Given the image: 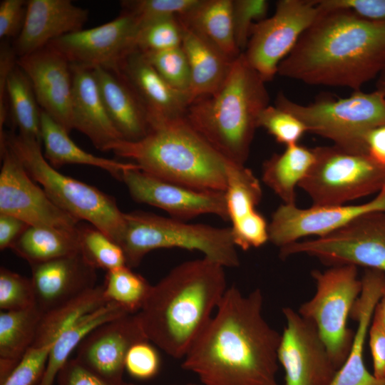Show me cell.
<instances>
[{
  "label": "cell",
  "instance_id": "cell-1",
  "mask_svg": "<svg viewBox=\"0 0 385 385\" xmlns=\"http://www.w3.org/2000/svg\"><path fill=\"white\" fill-rule=\"evenodd\" d=\"M260 289L244 294L228 287L215 314L181 367L203 385H280L277 350L281 334L263 315Z\"/></svg>",
  "mask_w": 385,
  "mask_h": 385
},
{
  "label": "cell",
  "instance_id": "cell-2",
  "mask_svg": "<svg viewBox=\"0 0 385 385\" xmlns=\"http://www.w3.org/2000/svg\"><path fill=\"white\" fill-rule=\"evenodd\" d=\"M319 9L277 74L308 85L361 91L385 68V21L367 20L346 9Z\"/></svg>",
  "mask_w": 385,
  "mask_h": 385
},
{
  "label": "cell",
  "instance_id": "cell-3",
  "mask_svg": "<svg viewBox=\"0 0 385 385\" xmlns=\"http://www.w3.org/2000/svg\"><path fill=\"white\" fill-rule=\"evenodd\" d=\"M225 268L203 257L179 264L152 285L136 313L148 340L171 357L183 359L228 288Z\"/></svg>",
  "mask_w": 385,
  "mask_h": 385
},
{
  "label": "cell",
  "instance_id": "cell-4",
  "mask_svg": "<svg viewBox=\"0 0 385 385\" xmlns=\"http://www.w3.org/2000/svg\"><path fill=\"white\" fill-rule=\"evenodd\" d=\"M109 151L132 160L143 172L167 181L202 190H226L230 160L185 117L154 123L143 138L117 140Z\"/></svg>",
  "mask_w": 385,
  "mask_h": 385
},
{
  "label": "cell",
  "instance_id": "cell-5",
  "mask_svg": "<svg viewBox=\"0 0 385 385\" xmlns=\"http://www.w3.org/2000/svg\"><path fill=\"white\" fill-rule=\"evenodd\" d=\"M265 83L242 53L222 87L192 103L185 118L223 157L245 165L259 116L270 105Z\"/></svg>",
  "mask_w": 385,
  "mask_h": 385
},
{
  "label": "cell",
  "instance_id": "cell-6",
  "mask_svg": "<svg viewBox=\"0 0 385 385\" xmlns=\"http://www.w3.org/2000/svg\"><path fill=\"white\" fill-rule=\"evenodd\" d=\"M31 178L53 202L79 220H86L120 245L125 230V213L115 199L90 185L59 173L45 158L41 143L14 133L0 135Z\"/></svg>",
  "mask_w": 385,
  "mask_h": 385
},
{
  "label": "cell",
  "instance_id": "cell-7",
  "mask_svg": "<svg viewBox=\"0 0 385 385\" xmlns=\"http://www.w3.org/2000/svg\"><path fill=\"white\" fill-rule=\"evenodd\" d=\"M125 219L120 245L130 268L138 267L150 251L173 247L199 251L225 267L240 265L230 227L189 224L142 211L125 213Z\"/></svg>",
  "mask_w": 385,
  "mask_h": 385
},
{
  "label": "cell",
  "instance_id": "cell-8",
  "mask_svg": "<svg viewBox=\"0 0 385 385\" xmlns=\"http://www.w3.org/2000/svg\"><path fill=\"white\" fill-rule=\"evenodd\" d=\"M274 106L294 115L307 131L328 138L344 150L363 153L362 137L369 130L385 124V100L377 91H354L349 97H319L303 105L279 92Z\"/></svg>",
  "mask_w": 385,
  "mask_h": 385
},
{
  "label": "cell",
  "instance_id": "cell-9",
  "mask_svg": "<svg viewBox=\"0 0 385 385\" xmlns=\"http://www.w3.org/2000/svg\"><path fill=\"white\" fill-rule=\"evenodd\" d=\"M316 292L302 304L298 312L314 324L334 364L339 369L347 358L354 331L348 327L354 304L361 294V279L357 267L332 266L314 270Z\"/></svg>",
  "mask_w": 385,
  "mask_h": 385
},
{
  "label": "cell",
  "instance_id": "cell-10",
  "mask_svg": "<svg viewBox=\"0 0 385 385\" xmlns=\"http://www.w3.org/2000/svg\"><path fill=\"white\" fill-rule=\"evenodd\" d=\"M314 161L299 187L313 205H346L385 186V169L367 155L335 145L313 148Z\"/></svg>",
  "mask_w": 385,
  "mask_h": 385
},
{
  "label": "cell",
  "instance_id": "cell-11",
  "mask_svg": "<svg viewBox=\"0 0 385 385\" xmlns=\"http://www.w3.org/2000/svg\"><path fill=\"white\" fill-rule=\"evenodd\" d=\"M299 254L331 266L352 265L385 273V212L364 214L327 236L279 249L282 259Z\"/></svg>",
  "mask_w": 385,
  "mask_h": 385
},
{
  "label": "cell",
  "instance_id": "cell-12",
  "mask_svg": "<svg viewBox=\"0 0 385 385\" xmlns=\"http://www.w3.org/2000/svg\"><path fill=\"white\" fill-rule=\"evenodd\" d=\"M319 14L317 0H280L272 16L253 25L242 53L265 82L277 74L279 63Z\"/></svg>",
  "mask_w": 385,
  "mask_h": 385
},
{
  "label": "cell",
  "instance_id": "cell-13",
  "mask_svg": "<svg viewBox=\"0 0 385 385\" xmlns=\"http://www.w3.org/2000/svg\"><path fill=\"white\" fill-rule=\"evenodd\" d=\"M0 148V214L16 217L29 226L76 232L79 220L53 202L4 143Z\"/></svg>",
  "mask_w": 385,
  "mask_h": 385
},
{
  "label": "cell",
  "instance_id": "cell-14",
  "mask_svg": "<svg viewBox=\"0 0 385 385\" xmlns=\"http://www.w3.org/2000/svg\"><path fill=\"white\" fill-rule=\"evenodd\" d=\"M286 325L277 350L285 385H330L339 369L316 326L291 307L282 308Z\"/></svg>",
  "mask_w": 385,
  "mask_h": 385
},
{
  "label": "cell",
  "instance_id": "cell-15",
  "mask_svg": "<svg viewBox=\"0 0 385 385\" xmlns=\"http://www.w3.org/2000/svg\"><path fill=\"white\" fill-rule=\"evenodd\" d=\"M139 29L135 16L122 11L108 23L64 35L46 46L59 53L71 64L115 71L128 54L135 49Z\"/></svg>",
  "mask_w": 385,
  "mask_h": 385
},
{
  "label": "cell",
  "instance_id": "cell-16",
  "mask_svg": "<svg viewBox=\"0 0 385 385\" xmlns=\"http://www.w3.org/2000/svg\"><path fill=\"white\" fill-rule=\"evenodd\" d=\"M377 211L385 212V186L374 198L359 205H313L300 208L296 204L283 203L272 215L269 241L280 249L304 237H324L364 214Z\"/></svg>",
  "mask_w": 385,
  "mask_h": 385
},
{
  "label": "cell",
  "instance_id": "cell-17",
  "mask_svg": "<svg viewBox=\"0 0 385 385\" xmlns=\"http://www.w3.org/2000/svg\"><path fill=\"white\" fill-rule=\"evenodd\" d=\"M120 180L135 201L160 208L172 218L184 221L212 214L230 220L225 192L195 189L156 178L139 168L125 170Z\"/></svg>",
  "mask_w": 385,
  "mask_h": 385
},
{
  "label": "cell",
  "instance_id": "cell-18",
  "mask_svg": "<svg viewBox=\"0 0 385 385\" xmlns=\"http://www.w3.org/2000/svg\"><path fill=\"white\" fill-rule=\"evenodd\" d=\"M17 65L29 78L41 109L70 133L73 129L71 63L46 46L18 58Z\"/></svg>",
  "mask_w": 385,
  "mask_h": 385
},
{
  "label": "cell",
  "instance_id": "cell-19",
  "mask_svg": "<svg viewBox=\"0 0 385 385\" xmlns=\"http://www.w3.org/2000/svg\"><path fill=\"white\" fill-rule=\"evenodd\" d=\"M148 340L137 314L110 320L89 333L77 348L76 359L107 379L123 380L125 359L135 343Z\"/></svg>",
  "mask_w": 385,
  "mask_h": 385
},
{
  "label": "cell",
  "instance_id": "cell-20",
  "mask_svg": "<svg viewBox=\"0 0 385 385\" xmlns=\"http://www.w3.org/2000/svg\"><path fill=\"white\" fill-rule=\"evenodd\" d=\"M88 9L70 0H29L23 29L12 45L18 58L46 47L51 41L83 29Z\"/></svg>",
  "mask_w": 385,
  "mask_h": 385
},
{
  "label": "cell",
  "instance_id": "cell-21",
  "mask_svg": "<svg viewBox=\"0 0 385 385\" xmlns=\"http://www.w3.org/2000/svg\"><path fill=\"white\" fill-rule=\"evenodd\" d=\"M362 289L353 305L350 318L357 322L346 359L330 385H385L366 369L364 360L366 339L375 307L385 292V273L365 269L361 277Z\"/></svg>",
  "mask_w": 385,
  "mask_h": 385
},
{
  "label": "cell",
  "instance_id": "cell-22",
  "mask_svg": "<svg viewBox=\"0 0 385 385\" xmlns=\"http://www.w3.org/2000/svg\"><path fill=\"white\" fill-rule=\"evenodd\" d=\"M31 267L36 306L43 313L96 286V269L80 253Z\"/></svg>",
  "mask_w": 385,
  "mask_h": 385
},
{
  "label": "cell",
  "instance_id": "cell-23",
  "mask_svg": "<svg viewBox=\"0 0 385 385\" xmlns=\"http://www.w3.org/2000/svg\"><path fill=\"white\" fill-rule=\"evenodd\" d=\"M131 85L145 106L153 124L185 117L189 99L173 88L153 68L145 55L133 50L117 70Z\"/></svg>",
  "mask_w": 385,
  "mask_h": 385
},
{
  "label": "cell",
  "instance_id": "cell-24",
  "mask_svg": "<svg viewBox=\"0 0 385 385\" xmlns=\"http://www.w3.org/2000/svg\"><path fill=\"white\" fill-rule=\"evenodd\" d=\"M71 68L73 128L86 135L97 149L109 151L113 143L123 138L108 114L93 69L75 64Z\"/></svg>",
  "mask_w": 385,
  "mask_h": 385
},
{
  "label": "cell",
  "instance_id": "cell-25",
  "mask_svg": "<svg viewBox=\"0 0 385 385\" xmlns=\"http://www.w3.org/2000/svg\"><path fill=\"white\" fill-rule=\"evenodd\" d=\"M93 73L108 114L117 130L126 140H138L150 129L148 113L139 96L117 71L103 67Z\"/></svg>",
  "mask_w": 385,
  "mask_h": 385
},
{
  "label": "cell",
  "instance_id": "cell-26",
  "mask_svg": "<svg viewBox=\"0 0 385 385\" xmlns=\"http://www.w3.org/2000/svg\"><path fill=\"white\" fill-rule=\"evenodd\" d=\"M183 48L190 68V105L194 101L215 93L228 77L233 62L207 39L181 22Z\"/></svg>",
  "mask_w": 385,
  "mask_h": 385
},
{
  "label": "cell",
  "instance_id": "cell-27",
  "mask_svg": "<svg viewBox=\"0 0 385 385\" xmlns=\"http://www.w3.org/2000/svg\"><path fill=\"white\" fill-rule=\"evenodd\" d=\"M69 133L41 110V140L44 157L53 167L66 164L86 165L101 168L120 180L122 173L128 169L140 168L133 163H121L93 155L77 145Z\"/></svg>",
  "mask_w": 385,
  "mask_h": 385
},
{
  "label": "cell",
  "instance_id": "cell-28",
  "mask_svg": "<svg viewBox=\"0 0 385 385\" xmlns=\"http://www.w3.org/2000/svg\"><path fill=\"white\" fill-rule=\"evenodd\" d=\"M232 9V0H199L188 12L178 16L188 28L235 59L242 53L235 39Z\"/></svg>",
  "mask_w": 385,
  "mask_h": 385
},
{
  "label": "cell",
  "instance_id": "cell-29",
  "mask_svg": "<svg viewBox=\"0 0 385 385\" xmlns=\"http://www.w3.org/2000/svg\"><path fill=\"white\" fill-rule=\"evenodd\" d=\"M43 313L36 307L0 313V384L32 346Z\"/></svg>",
  "mask_w": 385,
  "mask_h": 385
},
{
  "label": "cell",
  "instance_id": "cell-30",
  "mask_svg": "<svg viewBox=\"0 0 385 385\" xmlns=\"http://www.w3.org/2000/svg\"><path fill=\"white\" fill-rule=\"evenodd\" d=\"M314 161L313 149L296 143L286 146L264 162L262 180L284 202L296 204L297 186L308 173Z\"/></svg>",
  "mask_w": 385,
  "mask_h": 385
},
{
  "label": "cell",
  "instance_id": "cell-31",
  "mask_svg": "<svg viewBox=\"0 0 385 385\" xmlns=\"http://www.w3.org/2000/svg\"><path fill=\"white\" fill-rule=\"evenodd\" d=\"M107 303L103 285H96L43 313L31 346H51L63 332Z\"/></svg>",
  "mask_w": 385,
  "mask_h": 385
},
{
  "label": "cell",
  "instance_id": "cell-32",
  "mask_svg": "<svg viewBox=\"0 0 385 385\" xmlns=\"http://www.w3.org/2000/svg\"><path fill=\"white\" fill-rule=\"evenodd\" d=\"M128 314L119 304L108 302L63 332L51 346L46 370L37 385H53L71 354L89 333L105 322Z\"/></svg>",
  "mask_w": 385,
  "mask_h": 385
},
{
  "label": "cell",
  "instance_id": "cell-33",
  "mask_svg": "<svg viewBox=\"0 0 385 385\" xmlns=\"http://www.w3.org/2000/svg\"><path fill=\"white\" fill-rule=\"evenodd\" d=\"M11 250L30 265L80 253L78 230L29 226Z\"/></svg>",
  "mask_w": 385,
  "mask_h": 385
},
{
  "label": "cell",
  "instance_id": "cell-34",
  "mask_svg": "<svg viewBox=\"0 0 385 385\" xmlns=\"http://www.w3.org/2000/svg\"><path fill=\"white\" fill-rule=\"evenodd\" d=\"M6 92L11 119L19 134L41 143V109L29 78L17 64L8 76Z\"/></svg>",
  "mask_w": 385,
  "mask_h": 385
},
{
  "label": "cell",
  "instance_id": "cell-35",
  "mask_svg": "<svg viewBox=\"0 0 385 385\" xmlns=\"http://www.w3.org/2000/svg\"><path fill=\"white\" fill-rule=\"evenodd\" d=\"M225 190L229 220L232 224L258 212L262 190L258 179L243 165L229 162L226 168Z\"/></svg>",
  "mask_w": 385,
  "mask_h": 385
},
{
  "label": "cell",
  "instance_id": "cell-36",
  "mask_svg": "<svg viewBox=\"0 0 385 385\" xmlns=\"http://www.w3.org/2000/svg\"><path fill=\"white\" fill-rule=\"evenodd\" d=\"M102 285L106 301L119 304L129 314L141 309L152 287L127 265L108 271Z\"/></svg>",
  "mask_w": 385,
  "mask_h": 385
},
{
  "label": "cell",
  "instance_id": "cell-37",
  "mask_svg": "<svg viewBox=\"0 0 385 385\" xmlns=\"http://www.w3.org/2000/svg\"><path fill=\"white\" fill-rule=\"evenodd\" d=\"M80 254L93 268L108 271L126 265L123 250L94 226L78 227Z\"/></svg>",
  "mask_w": 385,
  "mask_h": 385
},
{
  "label": "cell",
  "instance_id": "cell-38",
  "mask_svg": "<svg viewBox=\"0 0 385 385\" xmlns=\"http://www.w3.org/2000/svg\"><path fill=\"white\" fill-rule=\"evenodd\" d=\"M182 38L178 16H170L141 26L135 38V49L146 53L173 48L181 46Z\"/></svg>",
  "mask_w": 385,
  "mask_h": 385
},
{
  "label": "cell",
  "instance_id": "cell-39",
  "mask_svg": "<svg viewBox=\"0 0 385 385\" xmlns=\"http://www.w3.org/2000/svg\"><path fill=\"white\" fill-rule=\"evenodd\" d=\"M143 53L173 88L188 97L190 72L186 55L181 46Z\"/></svg>",
  "mask_w": 385,
  "mask_h": 385
},
{
  "label": "cell",
  "instance_id": "cell-40",
  "mask_svg": "<svg viewBox=\"0 0 385 385\" xmlns=\"http://www.w3.org/2000/svg\"><path fill=\"white\" fill-rule=\"evenodd\" d=\"M199 0H126L121 1L122 11L136 19L139 27L153 21L181 16L188 12Z\"/></svg>",
  "mask_w": 385,
  "mask_h": 385
},
{
  "label": "cell",
  "instance_id": "cell-41",
  "mask_svg": "<svg viewBox=\"0 0 385 385\" xmlns=\"http://www.w3.org/2000/svg\"><path fill=\"white\" fill-rule=\"evenodd\" d=\"M258 128H263L279 143L286 146L298 143L307 129L292 113L276 106L269 105L260 113Z\"/></svg>",
  "mask_w": 385,
  "mask_h": 385
},
{
  "label": "cell",
  "instance_id": "cell-42",
  "mask_svg": "<svg viewBox=\"0 0 385 385\" xmlns=\"http://www.w3.org/2000/svg\"><path fill=\"white\" fill-rule=\"evenodd\" d=\"M36 306L33 284L28 279L5 267L0 269V309L19 311Z\"/></svg>",
  "mask_w": 385,
  "mask_h": 385
},
{
  "label": "cell",
  "instance_id": "cell-43",
  "mask_svg": "<svg viewBox=\"0 0 385 385\" xmlns=\"http://www.w3.org/2000/svg\"><path fill=\"white\" fill-rule=\"evenodd\" d=\"M269 2L265 0H232V22L236 45L246 49L253 25L265 19Z\"/></svg>",
  "mask_w": 385,
  "mask_h": 385
},
{
  "label": "cell",
  "instance_id": "cell-44",
  "mask_svg": "<svg viewBox=\"0 0 385 385\" xmlns=\"http://www.w3.org/2000/svg\"><path fill=\"white\" fill-rule=\"evenodd\" d=\"M51 346H31L0 385H37L46 370Z\"/></svg>",
  "mask_w": 385,
  "mask_h": 385
},
{
  "label": "cell",
  "instance_id": "cell-45",
  "mask_svg": "<svg viewBox=\"0 0 385 385\" xmlns=\"http://www.w3.org/2000/svg\"><path fill=\"white\" fill-rule=\"evenodd\" d=\"M148 340L134 344L125 359V371L134 379L148 380L159 372L161 365L160 354Z\"/></svg>",
  "mask_w": 385,
  "mask_h": 385
},
{
  "label": "cell",
  "instance_id": "cell-46",
  "mask_svg": "<svg viewBox=\"0 0 385 385\" xmlns=\"http://www.w3.org/2000/svg\"><path fill=\"white\" fill-rule=\"evenodd\" d=\"M57 379L58 385H137L103 377L81 364L75 358L66 363Z\"/></svg>",
  "mask_w": 385,
  "mask_h": 385
},
{
  "label": "cell",
  "instance_id": "cell-47",
  "mask_svg": "<svg viewBox=\"0 0 385 385\" xmlns=\"http://www.w3.org/2000/svg\"><path fill=\"white\" fill-rule=\"evenodd\" d=\"M321 9H346L363 19L385 21V0H317Z\"/></svg>",
  "mask_w": 385,
  "mask_h": 385
},
{
  "label": "cell",
  "instance_id": "cell-48",
  "mask_svg": "<svg viewBox=\"0 0 385 385\" xmlns=\"http://www.w3.org/2000/svg\"><path fill=\"white\" fill-rule=\"evenodd\" d=\"M27 1L2 0L0 2V37L14 38L19 36L26 16Z\"/></svg>",
  "mask_w": 385,
  "mask_h": 385
},
{
  "label": "cell",
  "instance_id": "cell-49",
  "mask_svg": "<svg viewBox=\"0 0 385 385\" xmlns=\"http://www.w3.org/2000/svg\"><path fill=\"white\" fill-rule=\"evenodd\" d=\"M373 375L379 379H385V332L378 321L372 318L369 330Z\"/></svg>",
  "mask_w": 385,
  "mask_h": 385
},
{
  "label": "cell",
  "instance_id": "cell-50",
  "mask_svg": "<svg viewBox=\"0 0 385 385\" xmlns=\"http://www.w3.org/2000/svg\"><path fill=\"white\" fill-rule=\"evenodd\" d=\"M0 51V116L5 118L9 111L6 81L11 70L16 66L18 57L13 46L6 39L1 42Z\"/></svg>",
  "mask_w": 385,
  "mask_h": 385
},
{
  "label": "cell",
  "instance_id": "cell-51",
  "mask_svg": "<svg viewBox=\"0 0 385 385\" xmlns=\"http://www.w3.org/2000/svg\"><path fill=\"white\" fill-rule=\"evenodd\" d=\"M362 150L376 164L385 169V124L376 126L362 137Z\"/></svg>",
  "mask_w": 385,
  "mask_h": 385
},
{
  "label": "cell",
  "instance_id": "cell-52",
  "mask_svg": "<svg viewBox=\"0 0 385 385\" xmlns=\"http://www.w3.org/2000/svg\"><path fill=\"white\" fill-rule=\"evenodd\" d=\"M29 225L9 215L0 214V250L11 249Z\"/></svg>",
  "mask_w": 385,
  "mask_h": 385
},
{
  "label": "cell",
  "instance_id": "cell-53",
  "mask_svg": "<svg viewBox=\"0 0 385 385\" xmlns=\"http://www.w3.org/2000/svg\"><path fill=\"white\" fill-rule=\"evenodd\" d=\"M373 318L379 322L385 332V292L375 307Z\"/></svg>",
  "mask_w": 385,
  "mask_h": 385
},
{
  "label": "cell",
  "instance_id": "cell-54",
  "mask_svg": "<svg viewBox=\"0 0 385 385\" xmlns=\"http://www.w3.org/2000/svg\"><path fill=\"white\" fill-rule=\"evenodd\" d=\"M376 78V91L379 92L385 100V68Z\"/></svg>",
  "mask_w": 385,
  "mask_h": 385
},
{
  "label": "cell",
  "instance_id": "cell-55",
  "mask_svg": "<svg viewBox=\"0 0 385 385\" xmlns=\"http://www.w3.org/2000/svg\"><path fill=\"white\" fill-rule=\"evenodd\" d=\"M170 385H203L201 383L200 384H195V383H187V384H173Z\"/></svg>",
  "mask_w": 385,
  "mask_h": 385
}]
</instances>
